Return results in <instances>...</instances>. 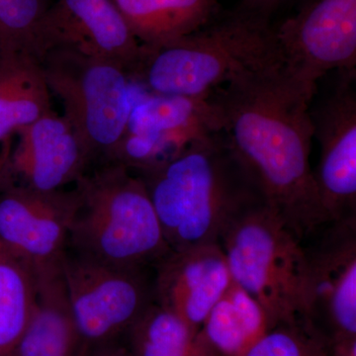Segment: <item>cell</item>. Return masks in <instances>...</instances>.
Here are the masks:
<instances>
[{
    "instance_id": "cell-1",
    "label": "cell",
    "mask_w": 356,
    "mask_h": 356,
    "mask_svg": "<svg viewBox=\"0 0 356 356\" xmlns=\"http://www.w3.org/2000/svg\"><path fill=\"white\" fill-rule=\"evenodd\" d=\"M222 132L269 206L305 243L331 222L310 165L313 93L282 67L248 74L212 93Z\"/></svg>"
},
{
    "instance_id": "cell-2",
    "label": "cell",
    "mask_w": 356,
    "mask_h": 356,
    "mask_svg": "<svg viewBox=\"0 0 356 356\" xmlns=\"http://www.w3.org/2000/svg\"><path fill=\"white\" fill-rule=\"evenodd\" d=\"M138 175L172 250L219 243L241 213L264 201L222 131L191 143L170 161Z\"/></svg>"
},
{
    "instance_id": "cell-3",
    "label": "cell",
    "mask_w": 356,
    "mask_h": 356,
    "mask_svg": "<svg viewBox=\"0 0 356 356\" xmlns=\"http://www.w3.org/2000/svg\"><path fill=\"white\" fill-rule=\"evenodd\" d=\"M140 47L130 79L152 95L209 96L241 77L282 67L273 23L234 9L170 43Z\"/></svg>"
},
{
    "instance_id": "cell-4",
    "label": "cell",
    "mask_w": 356,
    "mask_h": 356,
    "mask_svg": "<svg viewBox=\"0 0 356 356\" xmlns=\"http://www.w3.org/2000/svg\"><path fill=\"white\" fill-rule=\"evenodd\" d=\"M79 204L69 250L92 261L147 269L172 252L139 175L115 163H97L76 182Z\"/></svg>"
},
{
    "instance_id": "cell-5",
    "label": "cell",
    "mask_w": 356,
    "mask_h": 356,
    "mask_svg": "<svg viewBox=\"0 0 356 356\" xmlns=\"http://www.w3.org/2000/svg\"><path fill=\"white\" fill-rule=\"evenodd\" d=\"M219 243L234 282L261 306L270 329L301 322L304 243L264 201L241 213Z\"/></svg>"
},
{
    "instance_id": "cell-6",
    "label": "cell",
    "mask_w": 356,
    "mask_h": 356,
    "mask_svg": "<svg viewBox=\"0 0 356 356\" xmlns=\"http://www.w3.org/2000/svg\"><path fill=\"white\" fill-rule=\"evenodd\" d=\"M42 67L63 116L88 149L92 163H106L126 132L133 106L132 81L124 67L67 48L44 54Z\"/></svg>"
},
{
    "instance_id": "cell-7",
    "label": "cell",
    "mask_w": 356,
    "mask_h": 356,
    "mask_svg": "<svg viewBox=\"0 0 356 356\" xmlns=\"http://www.w3.org/2000/svg\"><path fill=\"white\" fill-rule=\"evenodd\" d=\"M10 140L0 151V240L38 281L63 273L70 227L79 208L72 191H41L14 179L9 172Z\"/></svg>"
},
{
    "instance_id": "cell-8",
    "label": "cell",
    "mask_w": 356,
    "mask_h": 356,
    "mask_svg": "<svg viewBox=\"0 0 356 356\" xmlns=\"http://www.w3.org/2000/svg\"><path fill=\"white\" fill-rule=\"evenodd\" d=\"M63 278L74 324L90 351L116 343L154 303L146 269L108 266L67 250Z\"/></svg>"
},
{
    "instance_id": "cell-9",
    "label": "cell",
    "mask_w": 356,
    "mask_h": 356,
    "mask_svg": "<svg viewBox=\"0 0 356 356\" xmlns=\"http://www.w3.org/2000/svg\"><path fill=\"white\" fill-rule=\"evenodd\" d=\"M301 322L327 343L356 337V217L327 222L304 243Z\"/></svg>"
},
{
    "instance_id": "cell-10",
    "label": "cell",
    "mask_w": 356,
    "mask_h": 356,
    "mask_svg": "<svg viewBox=\"0 0 356 356\" xmlns=\"http://www.w3.org/2000/svg\"><path fill=\"white\" fill-rule=\"evenodd\" d=\"M273 29L285 76L313 95L331 72L356 70V0H303Z\"/></svg>"
},
{
    "instance_id": "cell-11",
    "label": "cell",
    "mask_w": 356,
    "mask_h": 356,
    "mask_svg": "<svg viewBox=\"0 0 356 356\" xmlns=\"http://www.w3.org/2000/svg\"><path fill=\"white\" fill-rule=\"evenodd\" d=\"M221 110L214 96L147 95L134 102L110 161L140 175L163 165L210 134L222 132Z\"/></svg>"
},
{
    "instance_id": "cell-12",
    "label": "cell",
    "mask_w": 356,
    "mask_h": 356,
    "mask_svg": "<svg viewBox=\"0 0 356 356\" xmlns=\"http://www.w3.org/2000/svg\"><path fill=\"white\" fill-rule=\"evenodd\" d=\"M331 88L309 113L320 161L313 170L318 195L331 221L356 217V70H337Z\"/></svg>"
},
{
    "instance_id": "cell-13",
    "label": "cell",
    "mask_w": 356,
    "mask_h": 356,
    "mask_svg": "<svg viewBox=\"0 0 356 356\" xmlns=\"http://www.w3.org/2000/svg\"><path fill=\"white\" fill-rule=\"evenodd\" d=\"M44 41L46 53L53 48L72 49L116 63L129 76L142 54L114 0H57L47 13Z\"/></svg>"
},
{
    "instance_id": "cell-14",
    "label": "cell",
    "mask_w": 356,
    "mask_h": 356,
    "mask_svg": "<svg viewBox=\"0 0 356 356\" xmlns=\"http://www.w3.org/2000/svg\"><path fill=\"white\" fill-rule=\"evenodd\" d=\"M154 302L199 332L233 283L220 243L172 250L156 266Z\"/></svg>"
},
{
    "instance_id": "cell-15",
    "label": "cell",
    "mask_w": 356,
    "mask_h": 356,
    "mask_svg": "<svg viewBox=\"0 0 356 356\" xmlns=\"http://www.w3.org/2000/svg\"><path fill=\"white\" fill-rule=\"evenodd\" d=\"M19 140L8 156L16 181L41 191L76 184L92 165L88 149L70 122L54 110L18 131Z\"/></svg>"
},
{
    "instance_id": "cell-16",
    "label": "cell",
    "mask_w": 356,
    "mask_h": 356,
    "mask_svg": "<svg viewBox=\"0 0 356 356\" xmlns=\"http://www.w3.org/2000/svg\"><path fill=\"white\" fill-rule=\"evenodd\" d=\"M36 285V303L16 356H88L70 313L63 273Z\"/></svg>"
},
{
    "instance_id": "cell-17",
    "label": "cell",
    "mask_w": 356,
    "mask_h": 356,
    "mask_svg": "<svg viewBox=\"0 0 356 356\" xmlns=\"http://www.w3.org/2000/svg\"><path fill=\"white\" fill-rule=\"evenodd\" d=\"M140 46L156 47L197 31L222 13L221 0H114Z\"/></svg>"
},
{
    "instance_id": "cell-18",
    "label": "cell",
    "mask_w": 356,
    "mask_h": 356,
    "mask_svg": "<svg viewBox=\"0 0 356 356\" xmlns=\"http://www.w3.org/2000/svg\"><path fill=\"white\" fill-rule=\"evenodd\" d=\"M51 110L41 60L27 53L0 56V145Z\"/></svg>"
},
{
    "instance_id": "cell-19",
    "label": "cell",
    "mask_w": 356,
    "mask_h": 356,
    "mask_svg": "<svg viewBox=\"0 0 356 356\" xmlns=\"http://www.w3.org/2000/svg\"><path fill=\"white\" fill-rule=\"evenodd\" d=\"M268 330L266 312L233 281L204 321L197 337L209 356H245Z\"/></svg>"
},
{
    "instance_id": "cell-20",
    "label": "cell",
    "mask_w": 356,
    "mask_h": 356,
    "mask_svg": "<svg viewBox=\"0 0 356 356\" xmlns=\"http://www.w3.org/2000/svg\"><path fill=\"white\" fill-rule=\"evenodd\" d=\"M36 296L31 271L0 240V356H16Z\"/></svg>"
},
{
    "instance_id": "cell-21",
    "label": "cell",
    "mask_w": 356,
    "mask_h": 356,
    "mask_svg": "<svg viewBox=\"0 0 356 356\" xmlns=\"http://www.w3.org/2000/svg\"><path fill=\"white\" fill-rule=\"evenodd\" d=\"M124 337L132 356H209L184 320L154 302Z\"/></svg>"
},
{
    "instance_id": "cell-22",
    "label": "cell",
    "mask_w": 356,
    "mask_h": 356,
    "mask_svg": "<svg viewBox=\"0 0 356 356\" xmlns=\"http://www.w3.org/2000/svg\"><path fill=\"white\" fill-rule=\"evenodd\" d=\"M49 0H0V56L44 53V26Z\"/></svg>"
},
{
    "instance_id": "cell-23",
    "label": "cell",
    "mask_w": 356,
    "mask_h": 356,
    "mask_svg": "<svg viewBox=\"0 0 356 356\" xmlns=\"http://www.w3.org/2000/svg\"><path fill=\"white\" fill-rule=\"evenodd\" d=\"M329 343L303 322L271 327L245 356H327Z\"/></svg>"
},
{
    "instance_id": "cell-24",
    "label": "cell",
    "mask_w": 356,
    "mask_h": 356,
    "mask_svg": "<svg viewBox=\"0 0 356 356\" xmlns=\"http://www.w3.org/2000/svg\"><path fill=\"white\" fill-rule=\"evenodd\" d=\"M302 1L303 0H238L233 9L236 13L273 22L276 14L288 7L298 6Z\"/></svg>"
},
{
    "instance_id": "cell-25",
    "label": "cell",
    "mask_w": 356,
    "mask_h": 356,
    "mask_svg": "<svg viewBox=\"0 0 356 356\" xmlns=\"http://www.w3.org/2000/svg\"><path fill=\"white\" fill-rule=\"evenodd\" d=\"M327 356H356V337L329 343Z\"/></svg>"
},
{
    "instance_id": "cell-26",
    "label": "cell",
    "mask_w": 356,
    "mask_h": 356,
    "mask_svg": "<svg viewBox=\"0 0 356 356\" xmlns=\"http://www.w3.org/2000/svg\"><path fill=\"white\" fill-rule=\"evenodd\" d=\"M88 356H132L126 346H118L116 343L102 346L90 351Z\"/></svg>"
}]
</instances>
